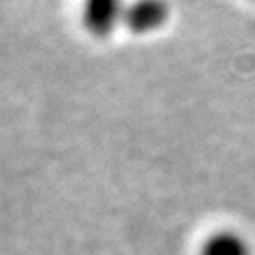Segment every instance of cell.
Segmentation results:
<instances>
[{
    "mask_svg": "<svg viewBox=\"0 0 255 255\" xmlns=\"http://www.w3.org/2000/svg\"><path fill=\"white\" fill-rule=\"evenodd\" d=\"M125 6L127 0H83V25L95 38H108L123 23Z\"/></svg>",
    "mask_w": 255,
    "mask_h": 255,
    "instance_id": "1",
    "label": "cell"
},
{
    "mask_svg": "<svg viewBox=\"0 0 255 255\" xmlns=\"http://www.w3.org/2000/svg\"><path fill=\"white\" fill-rule=\"evenodd\" d=\"M166 19V0H128L121 25H125L134 34H149L163 27Z\"/></svg>",
    "mask_w": 255,
    "mask_h": 255,
    "instance_id": "2",
    "label": "cell"
},
{
    "mask_svg": "<svg viewBox=\"0 0 255 255\" xmlns=\"http://www.w3.org/2000/svg\"><path fill=\"white\" fill-rule=\"evenodd\" d=\"M201 255H252V246L238 231H218L206 238Z\"/></svg>",
    "mask_w": 255,
    "mask_h": 255,
    "instance_id": "3",
    "label": "cell"
},
{
    "mask_svg": "<svg viewBox=\"0 0 255 255\" xmlns=\"http://www.w3.org/2000/svg\"><path fill=\"white\" fill-rule=\"evenodd\" d=\"M252 2H255V0H252Z\"/></svg>",
    "mask_w": 255,
    "mask_h": 255,
    "instance_id": "4",
    "label": "cell"
}]
</instances>
